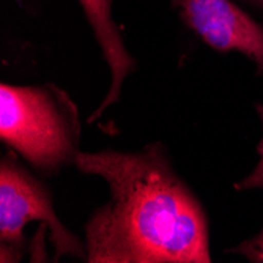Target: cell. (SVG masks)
<instances>
[{
	"label": "cell",
	"mask_w": 263,
	"mask_h": 263,
	"mask_svg": "<svg viewBox=\"0 0 263 263\" xmlns=\"http://www.w3.org/2000/svg\"><path fill=\"white\" fill-rule=\"evenodd\" d=\"M227 252L243 255L245 258H248L249 261H254V263H263V230L258 232L255 236L249 238V240L229 249Z\"/></svg>",
	"instance_id": "obj_7"
},
{
	"label": "cell",
	"mask_w": 263,
	"mask_h": 263,
	"mask_svg": "<svg viewBox=\"0 0 263 263\" xmlns=\"http://www.w3.org/2000/svg\"><path fill=\"white\" fill-rule=\"evenodd\" d=\"M76 104L54 84L0 85V137L44 175H55L79 153Z\"/></svg>",
	"instance_id": "obj_2"
},
{
	"label": "cell",
	"mask_w": 263,
	"mask_h": 263,
	"mask_svg": "<svg viewBox=\"0 0 263 263\" xmlns=\"http://www.w3.org/2000/svg\"><path fill=\"white\" fill-rule=\"evenodd\" d=\"M255 110L258 114L261 129H263V104H255ZM258 161L251 174H248L243 180L235 183L236 191H252V189H263V136L257 145Z\"/></svg>",
	"instance_id": "obj_6"
},
{
	"label": "cell",
	"mask_w": 263,
	"mask_h": 263,
	"mask_svg": "<svg viewBox=\"0 0 263 263\" xmlns=\"http://www.w3.org/2000/svg\"><path fill=\"white\" fill-rule=\"evenodd\" d=\"M33 221L49 230L55 258H85V246L57 218L49 189L13 156H4L0 161V261L22 260L24 229Z\"/></svg>",
	"instance_id": "obj_3"
},
{
	"label": "cell",
	"mask_w": 263,
	"mask_h": 263,
	"mask_svg": "<svg viewBox=\"0 0 263 263\" xmlns=\"http://www.w3.org/2000/svg\"><path fill=\"white\" fill-rule=\"evenodd\" d=\"M186 26L219 52H238L263 71V26L232 0H174Z\"/></svg>",
	"instance_id": "obj_4"
},
{
	"label": "cell",
	"mask_w": 263,
	"mask_h": 263,
	"mask_svg": "<svg viewBox=\"0 0 263 263\" xmlns=\"http://www.w3.org/2000/svg\"><path fill=\"white\" fill-rule=\"evenodd\" d=\"M74 165L101 177L110 199L85 224L88 263H210L206 214L162 145L79 152Z\"/></svg>",
	"instance_id": "obj_1"
},
{
	"label": "cell",
	"mask_w": 263,
	"mask_h": 263,
	"mask_svg": "<svg viewBox=\"0 0 263 263\" xmlns=\"http://www.w3.org/2000/svg\"><path fill=\"white\" fill-rule=\"evenodd\" d=\"M78 2L81 4L84 14L87 16L95 40L101 47V52L110 71L109 91L98 109L88 118V122L91 123L118 101L123 84L126 78L133 73L136 62L128 52L120 30H118L114 21L112 0H78Z\"/></svg>",
	"instance_id": "obj_5"
},
{
	"label": "cell",
	"mask_w": 263,
	"mask_h": 263,
	"mask_svg": "<svg viewBox=\"0 0 263 263\" xmlns=\"http://www.w3.org/2000/svg\"><path fill=\"white\" fill-rule=\"evenodd\" d=\"M248 2H251V4L258 5V7H261V8H263V0H248Z\"/></svg>",
	"instance_id": "obj_8"
}]
</instances>
